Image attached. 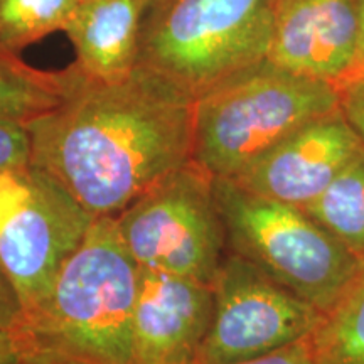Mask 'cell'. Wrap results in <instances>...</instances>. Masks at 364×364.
<instances>
[{
	"label": "cell",
	"instance_id": "8992f818",
	"mask_svg": "<svg viewBox=\"0 0 364 364\" xmlns=\"http://www.w3.org/2000/svg\"><path fill=\"white\" fill-rule=\"evenodd\" d=\"M213 181L189 161L113 218L136 265L213 284L228 253Z\"/></svg>",
	"mask_w": 364,
	"mask_h": 364
},
{
	"label": "cell",
	"instance_id": "9c48e42d",
	"mask_svg": "<svg viewBox=\"0 0 364 364\" xmlns=\"http://www.w3.org/2000/svg\"><path fill=\"white\" fill-rule=\"evenodd\" d=\"M363 152V136L338 108L294 132L231 181L253 194L304 209Z\"/></svg>",
	"mask_w": 364,
	"mask_h": 364
},
{
	"label": "cell",
	"instance_id": "ba28073f",
	"mask_svg": "<svg viewBox=\"0 0 364 364\" xmlns=\"http://www.w3.org/2000/svg\"><path fill=\"white\" fill-rule=\"evenodd\" d=\"M213 289V316L193 364H238L309 339L324 312L252 262L228 252Z\"/></svg>",
	"mask_w": 364,
	"mask_h": 364
},
{
	"label": "cell",
	"instance_id": "e0dca14e",
	"mask_svg": "<svg viewBox=\"0 0 364 364\" xmlns=\"http://www.w3.org/2000/svg\"><path fill=\"white\" fill-rule=\"evenodd\" d=\"M33 140L26 124L0 118V172L31 164Z\"/></svg>",
	"mask_w": 364,
	"mask_h": 364
},
{
	"label": "cell",
	"instance_id": "52a82bcc",
	"mask_svg": "<svg viewBox=\"0 0 364 364\" xmlns=\"http://www.w3.org/2000/svg\"><path fill=\"white\" fill-rule=\"evenodd\" d=\"M95 220L33 164L0 172V270L19 300L22 317L44 302Z\"/></svg>",
	"mask_w": 364,
	"mask_h": 364
},
{
	"label": "cell",
	"instance_id": "6da1fadb",
	"mask_svg": "<svg viewBox=\"0 0 364 364\" xmlns=\"http://www.w3.org/2000/svg\"><path fill=\"white\" fill-rule=\"evenodd\" d=\"M78 68V66H76ZM194 98L144 66L100 81L78 68L68 97L27 125L31 164L93 218H115L193 161Z\"/></svg>",
	"mask_w": 364,
	"mask_h": 364
},
{
	"label": "cell",
	"instance_id": "2e32d148",
	"mask_svg": "<svg viewBox=\"0 0 364 364\" xmlns=\"http://www.w3.org/2000/svg\"><path fill=\"white\" fill-rule=\"evenodd\" d=\"M78 0H0V44L14 53L65 31Z\"/></svg>",
	"mask_w": 364,
	"mask_h": 364
},
{
	"label": "cell",
	"instance_id": "7c38bea8",
	"mask_svg": "<svg viewBox=\"0 0 364 364\" xmlns=\"http://www.w3.org/2000/svg\"><path fill=\"white\" fill-rule=\"evenodd\" d=\"M149 0H78L65 33L75 65L88 78H125L139 61L140 33Z\"/></svg>",
	"mask_w": 364,
	"mask_h": 364
},
{
	"label": "cell",
	"instance_id": "ac0fdd59",
	"mask_svg": "<svg viewBox=\"0 0 364 364\" xmlns=\"http://www.w3.org/2000/svg\"><path fill=\"white\" fill-rule=\"evenodd\" d=\"M341 108L364 140V76L341 86Z\"/></svg>",
	"mask_w": 364,
	"mask_h": 364
},
{
	"label": "cell",
	"instance_id": "3957f363",
	"mask_svg": "<svg viewBox=\"0 0 364 364\" xmlns=\"http://www.w3.org/2000/svg\"><path fill=\"white\" fill-rule=\"evenodd\" d=\"M338 108V85L265 58L194 100L193 162L213 179H231L294 132Z\"/></svg>",
	"mask_w": 364,
	"mask_h": 364
},
{
	"label": "cell",
	"instance_id": "7402d4cb",
	"mask_svg": "<svg viewBox=\"0 0 364 364\" xmlns=\"http://www.w3.org/2000/svg\"><path fill=\"white\" fill-rule=\"evenodd\" d=\"M26 364H100L90 359H83L71 354L53 351V349L34 348L29 344V353H27Z\"/></svg>",
	"mask_w": 364,
	"mask_h": 364
},
{
	"label": "cell",
	"instance_id": "30bf717a",
	"mask_svg": "<svg viewBox=\"0 0 364 364\" xmlns=\"http://www.w3.org/2000/svg\"><path fill=\"white\" fill-rule=\"evenodd\" d=\"M361 33L358 0H275L267 58L341 88L356 70Z\"/></svg>",
	"mask_w": 364,
	"mask_h": 364
},
{
	"label": "cell",
	"instance_id": "7a4b0ae2",
	"mask_svg": "<svg viewBox=\"0 0 364 364\" xmlns=\"http://www.w3.org/2000/svg\"><path fill=\"white\" fill-rule=\"evenodd\" d=\"M136 265L113 218H97L51 292L17 331L34 348L100 364H132Z\"/></svg>",
	"mask_w": 364,
	"mask_h": 364
},
{
	"label": "cell",
	"instance_id": "cb8c5ba5",
	"mask_svg": "<svg viewBox=\"0 0 364 364\" xmlns=\"http://www.w3.org/2000/svg\"><path fill=\"white\" fill-rule=\"evenodd\" d=\"M154 2H157V0H149V6H150V4H154Z\"/></svg>",
	"mask_w": 364,
	"mask_h": 364
},
{
	"label": "cell",
	"instance_id": "d6986e66",
	"mask_svg": "<svg viewBox=\"0 0 364 364\" xmlns=\"http://www.w3.org/2000/svg\"><path fill=\"white\" fill-rule=\"evenodd\" d=\"M29 343L16 327L0 326V364H26Z\"/></svg>",
	"mask_w": 364,
	"mask_h": 364
},
{
	"label": "cell",
	"instance_id": "277c9868",
	"mask_svg": "<svg viewBox=\"0 0 364 364\" xmlns=\"http://www.w3.org/2000/svg\"><path fill=\"white\" fill-rule=\"evenodd\" d=\"M275 0H157L145 12L136 66L194 100L268 56Z\"/></svg>",
	"mask_w": 364,
	"mask_h": 364
},
{
	"label": "cell",
	"instance_id": "5bb4252c",
	"mask_svg": "<svg viewBox=\"0 0 364 364\" xmlns=\"http://www.w3.org/2000/svg\"><path fill=\"white\" fill-rule=\"evenodd\" d=\"M304 211L364 262V152Z\"/></svg>",
	"mask_w": 364,
	"mask_h": 364
},
{
	"label": "cell",
	"instance_id": "4fadbf2b",
	"mask_svg": "<svg viewBox=\"0 0 364 364\" xmlns=\"http://www.w3.org/2000/svg\"><path fill=\"white\" fill-rule=\"evenodd\" d=\"M76 76V65L63 71H43L0 44V118L29 124L51 112L68 97Z\"/></svg>",
	"mask_w": 364,
	"mask_h": 364
},
{
	"label": "cell",
	"instance_id": "ffe728a7",
	"mask_svg": "<svg viewBox=\"0 0 364 364\" xmlns=\"http://www.w3.org/2000/svg\"><path fill=\"white\" fill-rule=\"evenodd\" d=\"M238 364H314L311 341L304 339L300 343L287 346L280 351L268 354V356Z\"/></svg>",
	"mask_w": 364,
	"mask_h": 364
},
{
	"label": "cell",
	"instance_id": "8fae6325",
	"mask_svg": "<svg viewBox=\"0 0 364 364\" xmlns=\"http://www.w3.org/2000/svg\"><path fill=\"white\" fill-rule=\"evenodd\" d=\"M213 302L209 284L140 268L132 364H193L211 324Z\"/></svg>",
	"mask_w": 364,
	"mask_h": 364
},
{
	"label": "cell",
	"instance_id": "5b68a950",
	"mask_svg": "<svg viewBox=\"0 0 364 364\" xmlns=\"http://www.w3.org/2000/svg\"><path fill=\"white\" fill-rule=\"evenodd\" d=\"M228 252L252 262L290 292L327 312L361 270L354 257L304 209L215 179Z\"/></svg>",
	"mask_w": 364,
	"mask_h": 364
},
{
	"label": "cell",
	"instance_id": "603a6c76",
	"mask_svg": "<svg viewBox=\"0 0 364 364\" xmlns=\"http://www.w3.org/2000/svg\"><path fill=\"white\" fill-rule=\"evenodd\" d=\"M359 2V11H361V26H363V33H361V49H359V58H358V65H356V70H354L353 76L349 78L346 83H349V81L353 80H358V78H363L364 76V0H358ZM344 83V85H346ZM343 85V86H344Z\"/></svg>",
	"mask_w": 364,
	"mask_h": 364
},
{
	"label": "cell",
	"instance_id": "44dd1931",
	"mask_svg": "<svg viewBox=\"0 0 364 364\" xmlns=\"http://www.w3.org/2000/svg\"><path fill=\"white\" fill-rule=\"evenodd\" d=\"M22 312L19 300L14 294L11 284L0 270V326L2 327H17L21 322Z\"/></svg>",
	"mask_w": 364,
	"mask_h": 364
},
{
	"label": "cell",
	"instance_id": "9a60e30c",
	"mask_svg": "<svg viewBox=\"0 0 364 364\" xmlns=\"http://www.w3.org/2000/svg\"><path fill=\"white\" fill-rule=\"evenodd\" d=\"M309 341L314 364H364V262Z\"/></svg>",
	"mask_w": 364,
	"mask_h": 364
}]
</instances>
